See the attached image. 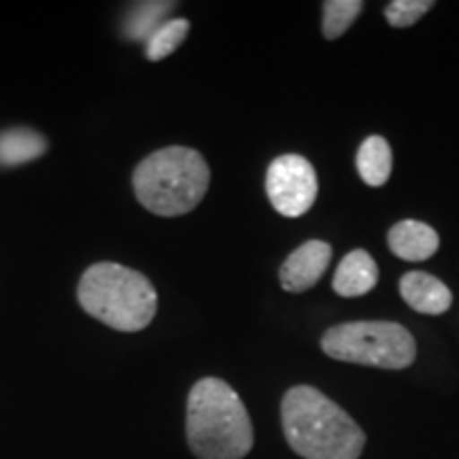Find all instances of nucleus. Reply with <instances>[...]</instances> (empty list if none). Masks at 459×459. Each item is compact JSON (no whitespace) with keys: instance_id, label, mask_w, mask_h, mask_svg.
Here are the masks:
<instances>
[{"instance_id":"nucleus-1","label":"nucleus","mask_w":459,"mask_h":459,"mask_svg":"<svg viewBox=\"0 0 459 459\" xmlns=\"http://www.w3.org/2000/svg\"><path fill=\"white\" fill-rule=\"evenodd\" d=\"M285 440L304 459H358L361 428L336 402L311 385H296L281 402Z\"/></svg>"},{"instance_id":"nucleus-2","label":"nucleus","mask_w":459,"mask_h":459,"mask_svg":"<svg viewBox=\"0 0 459 459\" xmlns=\"http://www.w3.org/2000/svg\"><path fill=\"white\" fill-rule=\"evenodd\" d=\"M187 443L198 459H243L254 426L238 394L221 378H200L187 398Z\"/></svg>"},{"instance_id":"nucleus-3","label":"nucleus","mask_w":459,"mask_h":459,"mask_svg":"<svg viewBox=\"0 0 459 459\" xmlns=\"http://www.w3.org/2000/svg\"><path fill=\"white\" fill-rule=\"evenodd\" d=\"M211 170L196 149L166 147L147 156L132 172L134 196L160 217L186 215L209 189Z\"/></svg>"},{"instance_id":"nucleus-4","label":"nucleus","mask_w":459,"mask_h":459,"mask_svg":"<svg viewBox=\"0 0 459 459\" xmlns=\"http://www.w3.org/2000/svg\"><path fill=\"white\" fill-rule=\"evenodd\" d=\"M77 298L85 313L119 332L147 328L158 311V294L152 281L115 262L90 266L79 281Z\"/></svg>"},{"instance_id":"nucleus-5","label":"nucleus","mask_w":459,"mask_h":459,"mask_svg":"<svg viewBox=\"0 0 459 459\" xmlns=\"http://www.w3.org/2000/svg\"><path fill=\"white\" fill-rule=\"evenodd\" d=\"M325 355L338 361L385 370L409 368L415 361V338L394 321H349L334 325L321 338Z\"/></svg>"},{"instance_id":"nucleus-6","label":"nucleus","mask_w":459,"mask_h":459,"mask_svg":"<svg viewBox=\"0 0 459 459\" xmlns=\"http://www.w3.org/2000/svg\"><path fill=\"white\" fill-rule=\"evenodd\" d=\"M317 172L307 158L287 153L273 160L266 172V194L277 213L300 217L317 198Z\"/></svg>"},{"instance_id":"nucleus-7","label":"nucleus","mask_w":459,"mask_h":459,"mask_svg":"<svg viewBox=\"0 0 459 459\" xmlns=\"http://www.w3.org/2000/svg\"><path fill=\"white\" fill-rule=\"evenodd\" d=\"M332 260V247L324 240H308L283 262L279 271L281 287L291 294L311 290L324 277Z\"/></svg>"},{"instance_id":"nucleus-8","label":"nucleus","mask_w":459,"mask_h":459,"mask_svg":"<svg viewBox=\"0 0 459 459\" xmlns=\"http://www.w3.org/2000/svg\"><path fill=\"white\" fill-rule=\"evenodd\" d=\"M400 294L412 311L423 315H443L449 311L453 302L449 287L432 274L421 271L406 273L400 279Z\"/></svg>"},{"instance_id":"nucleus-9","label":"nucleus","mask_w":459,"mask_h":459,"mask_svg":"<svg viewBox=\"0 0 459 459\" xmlns=\"http://www.w3.org/2000/svg\"><path fill=\"white\" fill-rule=\"evenodd\" d=\"M389 249L394 251L400 260L406 262H423L429 260L438 251L440 238L434 228L428 223L404 220L389 230L387 234Z\"/></svg>"},{"instance_id":"nucleus-10","label":"nucleus","mask_w":459,"mask_h":459,"mask_svg":"<svg viewBox=\"0 0 459 459\" xmlns=\"http://www.w3.org/2000/svg\"><path fill=\"white\" fill-rule=\"evenodd\" d=\"M378 283V268L368 251L355 249L342 257L338 264L334 281V291L342 298L366 296Z\"/></svg>"},{"instance_id":"nucleus-11","label":"nucleus","mask_w":459,"mask_h":459,"mask_svg":"<svg viewBox=\"0 0 459 459\" xmlns=\"http://www.w3.org/2000/svg\"><path fill=\"white\" fill-rule=\"evenodd\" d=\"M48 152L43 134L30 128H11L0 132V166H20L41 158Z\"/></svg>"},{"instance_id":"nucleus-12","label":"nucleus","mask_w":459,"mask_h":459,"mask_svg":"<svg viewBox=\"0 0 459 459\" xmlns=\"http://www.w3.org/2000/svg\"><path fill=\"white\" fill-rule=\"evenodd\" d=\"M355 164H358V172L364 183H368L372 187L385 186L394 166L392 147L383 136H368L361 143Z\"/></svg>"},{"instance_id":"nucleus-13","label":"nucleus","mask_w":459,"mask_h":459,"mask_svg":"<svg viewBox=\"0 0 459 459\" xmlns=\"http://www.w3.org/2000/svg\"><path fill=\"white\" fill-rule=\"evenodd\" d=\"M175 9V3H141L130 11L124 22V32L128 39L134 41H147L164 20L169 17L170 11Z\"/></svg>"},{"instance_id":"nucleus-14","label":"nucleus","mask_w":459,"mask_h":459,"mask_svg":"<svg viewBox=\"0 0 459 459\" xmlns=\"http://www.w3.org/2000/svg\"><path fill=\"white\" fill-rule=\"evenodd\" d=\"M189 32V22L187 20H166L162 26L145 41V54L152 62L164 60L166 56H170L179 45L186 41Z\"/></svg>"},{"instance_id":"nucleus-15","label":"nucleus","mask_w":459,"mask_h":459,"mask_svg":"<svg viewBox=\"0 0 459 459\" xmlns=\"http://www.w3.org/2000/svg\"><path fill=\"white\" fill-rule=\"evenodd\" d=\"M364 3L361 0H328L324 3V37L334 41L342 37L358 20Z\"/></svg>"},{"instance_id":"nucleus-16","label":"nucleus","mask_w":459,"mask_h":459,"mask_svg":"<svg viewBox=\"0 0 459 459\" xmlns=\"http://www.w3.org/2000/svg\"><path fill=\"white\" fill-rule=\"evenodd\" d=\"M432 7V0H394L392 4H387L385 17L394 28H409Z\"/></svg>"}]
</instances>
